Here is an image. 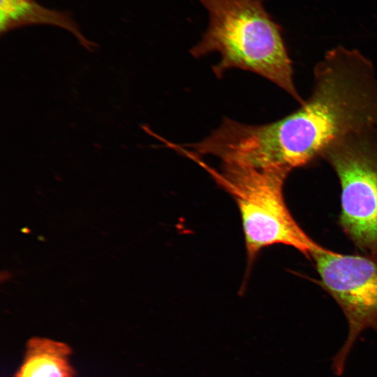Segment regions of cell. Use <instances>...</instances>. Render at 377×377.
I'll return each instance as SVG.
<instances>
[{
  "instance_id": "1",
  "label": "cell",
  "mask_w": 377,
  "mask_h": 377,
  "mask_svg": "<svg viewBox=\"0 0 377 377\" xmlns=\"http://www.w3.org/2000/svg\"><path fill=\"white\" fill-rule=\"evenodd\" d=\"M313 74L311 95L284 117L261 125L228 120L221 137L226 158L292 171L317 162L345 136L377 127V74L369 59L339 46L325 53Z\"/></svg>"
},
{
  "instance_id": "2",
  "label": "cell",
  "mask_w": 377,
  "mask_h": 377,
  "mask_svg": "<svg viewBox=\"0 0 377 377\" xmlns=\"http://www.w3.org/2000/svg\"><path fill=\"white\" fill-rule=\"evenodd\" d=\"M209 16L207 28L191 54H221L212 71L221 77L236 68L258 74L287 92L300 104L304 99L293 82V62L281 27L265 9L264 0H199Z\"/></svg>"
},
{
  "instance_id": "3",
  "label": "cell",
  "mask_w": 377,
  "mask_h": 377,
  "mask_svg": "<svg viewBox=\"0 0 377 377\" xmlns=\"http://www.w3.org/2000/svg\"><path fill=\"white\" fill-rule=\"evenodd\" d=\"M186 156L206 170L235 200L241 216L249 265L263 249L274 244L292 246L309 259L314 251L323 248L301 228L286 205L283 186L291 170L224 164L216 170L194 154Z\"/></svg>"
},
{
  "instance_id": "4",
  "label": "cell",
  "mask_w": 377,
  "mask_h": 377,
  "mask_svg": "<svg viewBox=\"0 0 377 377\" xmlns=\"http://www.w3.org/2000/svg\"><path fill=\"white\" fill-rule=\"evenodd\" d=\"M321 159L340 184L341 229L360 253L377 259V127L345 136Z\"/></svg>"
},
{
  "instance_id": "5",
  "label": "cell",
  "mask_w": 377,
  "mask_h": 377,
  "mask_svg": "<svg viewBox=\"0 0 377 377\" xmlns=\"http://www.w3.org/2000/svg\"><path fill=\"white\" fill-rule=\"evenodd\" d=\"M313 260L318 283L335 300L348 323L346 339L332 359L334 373L340 376L362 331L377 333V259L362 253L343 254L323 247Z\"/></svg>"
},
{
  "instance_id": "6",
  "label": "cell",
  "mask_w": 377,
  "mask_h": 377,
  "mask_svg": "<svg viewBox=\"0 0 377 377\" xmlns=\"http://www.w3.org/2000/svg\"><path fill=\"white\" fill-rule=\"evenodd\" d=\"M31 24H48L64 29L88 50L94 43L81 33L77 24L67 13L50 9L32 0H0V31L1 34L20 27Z\"/></svg>"
},
{
  "instance_id": "7",
  "label": "cell",
  "mask_w": 377,
  "mask_h": 377,
  "mask_svg": "<svg viewBox=\"0 0 377 377\" xmlns=\"http://www.w3.org/2000/svg\"><path fill=\"white\" fill-rule=\"evenodd\" d=\"M67 343L44 337L29 339L21 364L13 377H77Z\"/></svg>"
}]
</instances>
